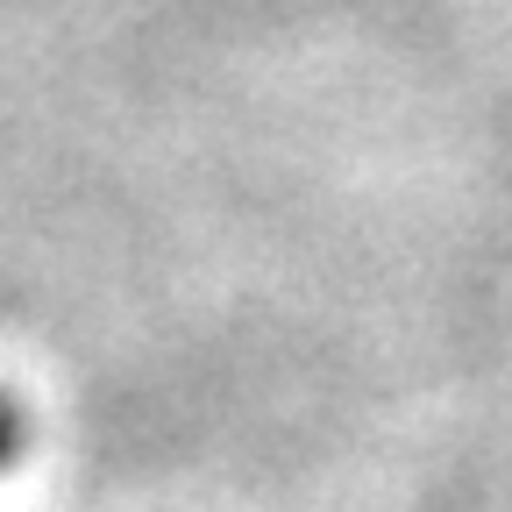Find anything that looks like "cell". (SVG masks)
Here are the masks:
<instances>
[{
  "mask_svg": "<svg viewBox=\"0 0 512 512\" xmlns=\"http://www.w3.org/2000/svg\"><path fill=\"white\" fill-rule=\"evenodd\" d=\"M22 448H29V413H22L15 392H0V477L22 463Z\"/></svg>",
  "mask_w": 512,
  "mask_h": 512,
  "instance_id": "6da1fadb",
  "label": "cell"
}]
</instances>
